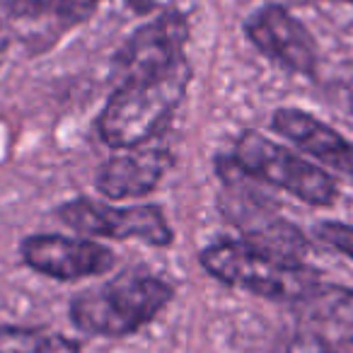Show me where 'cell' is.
<instances>
[{"label": "cell", "instance_id": "cell-13", "mask_svg": "<svg viewBox=\"0 0 353 353\" xmlns=\"http://www.w3.org/2000/svg\"><path fill=\"white\" fill-rule=\"evenodd\" d=\"M317 237L324 242V245L334 247L341 254H346L348 259H353V225H346V223H319L317 225Z\"/></svg>", "mask_w": 353, "mask_h": 353}, {"label": "cell", "instance_id": "cell-10", "mask_svg": "<svg viewBox=\"0 0 353 353\" xmlns=\"http://www.w3.org/2000/svg\"><path fill=\"white\" fill-rule=\"evenodd\" d=\"M170 167L172 155L165 150H143L112 157L99 167L97 189L114 201L143 196L160 184L162 174Z\"/></svg>", "mask_w": 353, "mask_h": 353}, {"label": "cell", "instance_id": "cell-1", "mask_svg": "<svg viewBox=\"0 0 353 353\" xmlns=\"http://www.w3.org/2000/svg\"><path fill=\"white\" fill-rule=\"evenodd\" d=\"M192 80L187 59L157 73L117 83L97 119L99 136L112 148H136L170 123Z\"/></svg>", "mask_w": 353, "mask_h": 353}, {"label": "cell", "instance_id": "cell-17", "mask_svg": "<svg viewBox=\"0 0 353 353\" xmlns=\"http://www.w3.org/2000/svg\"><path fill=\"white\" fill-rule=\"evenodd\" d=\"M346 3H353V0H346Z\"/></svg>", "mask_w": 353, "mask_h": 353}, {"label": "cell", "instance_id": "cell-5", "mask_svg": "<svg viewBox=\"0 0 353 353\" xmlns=\"http://www.w3.org/2000/svg\"><path fill=\"white\" fill-rule=\"evenodd\" d=\"M59 218L83 235L141 240L152 247L172 245V230L157 206L114 208L90 199H75L59 208Z\"/></svg>", "mask_w": 353, "mask_h": 353}, {"label": "cell", "instance_id": "cell-12", "mask_svg": "<svg viewBox=\"0 0 353 353\" xmlns=\"http://www.w3.org/2000/svg\"><path fill=\"white\" fill-rule=\"evenodd\" d=\"M300 305H307L310 317H314V319L341 322V324H346V327H353V290H322V288H317Z\"/></svg>", "mask_w": 353, "mask_h": 353}, {"label": "cell", "instance_id": "cell-14", "mask_svg": "<svg viewBox=\"0 0 353 353\" xmlns=\"http://www.w3.org/2000/svg\"><path fill=\"white\" fill-rule=\"evenodd\" d=\"M99 0H59L56 3V12L63 22L68 25H78L85 22L94 10H97Z\"/></svg>", "mask_w": 353, "mask_h": 353}, {"label": "cell", "instance_id": "cell-2", "mask_svg": "<svg viewBox=\"0 0 353 353\" xmlns=\"http://www.w3.org/2000/svg\"><path fill=\"white\" fill-rule=\"evenodd\" d=\"M201 266L232 288L283 303H303L319 288L317 271L283 261L250 242H216L201 252Z\"/></svg>", "mask_w": 353, "mask_h": 353}, {"label": "cell", "instance_id": "cell-8", "mask_svg": "<svg viewBox=\"0 0 353 353\" xmlns=\"http://www.w3.org/2000/svg\"><path fill=\"white\" fill-rule=\"evenodd\" d=\"M27 266L51 279L78 281L85 276L107 274L117 259L114 252L92 240L63 235H32L20 245Z\"/></svg>", "mask_w": 353, "mask_h": 353}, {"label": "cell", "instance_id": "cell-15", "mask_svg": "<svg viewBox=\"0 0 353 353\" xmlns=\"http://www.w3.org/2000/svg\"><path fill=\"white\" fill-rule=\"evenodd\" d=\"M54 0H12V15L17 17H41L51 10Z\"/></svg>", "mask_w": 353, "mask_h": 353}, {"label": "cell", "instance_id": "cell-16", "mask_svg": "<svg viewBox=\"0 0 353 353\" xmlns=\"http://www.w3.org/2000/svg\"><path fill=\"white\" fill-rule=\"evenodd\" d=\"M126 3H128V8H131L133 12H138V15H145V12L155 10L162 0H126Z\"/></svg>", "mask_w": 353, "mask_h": 353}, {"label": "cell", "instance_id": "cell-4", "mask_svg": "<svg viewBox=\"0 0 353 353\" xmlns=\"http://www.w3.org/2000/svg\"><path fill=\"white\" fill-rule=\"evenodd\" d=\"M230 162L245 174L290 192L310 206H332L336 199V184L327 172L256 131H245L237 138Z\"/></svg>", "mask_w": 353, "mask_h": 353}, {"label": "cell", "instance_id": "cell-9", "mask_svg": "<svg viewBox=\"0 0 353 353\" xmlns=\"http://www.w3.org/2000/svg\"><path fill=\"white\" fill-rule=\"evenodd\" d=\"M271 126L276 133L288 138L300 150L310 152L312 157L322 160L334 172L343 174L353 182V143H346L341 133H336L332 126L322 123L317 117L303 112V109H276Z\"/></svg>", "mask_w": 353, "mask_h": 353}, {"label": "cell", "instance_id": "cell-11", "mask_svg": "<svg viewBox=\"0 0 353 353\" xmlns=\"http://www.w3.org/2000/svg\"><path fill=\"white\" fill-rule=\"evenodd\" d=\"M0 353H83L73 339L44 329L0 327Z\"/></svg>", "mask_w": 353, "mask_h": 353}, {"label": "cell", "instance_id": "cell-3", "mask_svg": "<svg viewBox=\"0 0 353 353\" xmlns=\"http://www.w3.org/2000/svg\"><path fill=\"white\" fill-rule=\"evenodd\" d=\"M172 293V285L155 276H121L80 293L70 303V319L92 336H128L150 324Z\"/></svg>", "mask_w": 353, "mask_h": 353}, {"label": "cell", "instance_id": "cell-6", "mask_svg": "<svg viewBox=\"0 0 353 353\" xmlns=\"http://www.w3.org/2000/svg\"><path fill=\"white\" fill-rule=\"evenodd\" d=\"M189 39V22L179 10H167L155 22L128 37L114 59V80L123 83L138 75L157 73L179 63Z\"/></svg>", "mask_w": 353, "mask_h": 353}, {"label": "cell", "instance_id": "cell-7", "mask_svg": "<svg viewBox=\"0 0 353 353\" xmlns=\"http://www.w3.org/2000/svg\"><path fill=\"white\" fill-rule=\"evenodd\" d=\"M245 34L264 56L300 75L317 68V49L307 27L281 6H264L245 22Z\"/></svg>", "mask_w": 353, "mask_h": 353}]
</instances>
